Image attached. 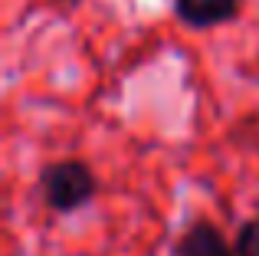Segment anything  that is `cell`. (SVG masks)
<instances>
[{
	"label": "cell",
	"mask_w": 259,
	"mask_h": 256,
	"mask_svg": "<svg viewBox=\"0 0 259 256\" xmlns=\"http://www.w3.org/2000/svg\"><path fill=\"white\" fill-rule=\"evenodd\" d=\"M39 194H43L46 207L56 214H72L85 207L89 200L99 194V178L92 167L79 158H63L53 161L39 171Z\"/></svg>",
	"instance_id": "cell-1"
},
{
	"label": "cell",
	"mask_w": 259,
	"mask_h": 256,
	"mask_svg": "<svg viewBox=\"0 0 259 256\" xmlns=\"http://www.w3.org/2000/svg\"><path fill=\"white\" fill-rule=\"evenodd\" d=\"M171 256H236L233 243H227V237L220 233V227L210 220H190L181 230Z\"/></svg>",
	"instance_id": "cell-2"
},
{
	"label": "cell",
	"mask_w": 259,
	"mask_h": 256,
	"mask_svg": "<svg viewBox=\"0 0 259 256\" xmlns=\"http://www.w3.org/2000/svg\"><path fill=\"white\" fill-rule=\"evenodd\" d=\"M243 0H174V13L181 23L194 26V30H210V26H223L230 20L240 17Z\"/></svg>",
	"instance_id": "cell-3"
},
{
	"label": "cell",
	"mask_w": 259,
	"mask_h": 256,
	"mask_svg": "<svg viewBox=\"0 0 259 256\" xmlns=\"http://www.w3.org/2000/svg\"><path fill=\"white\" fill-rule=\"evenodd\" d=\"M233 253L236 256H259V214L240 224L236 240H233Z\"/></svg>",
	"instance_id": "cell-4"
},
{
	"label": "cell",
	"mask_w": 259,
	"mask_h": 256,
	"mask_svg": "<svg viewBox=\"0 0 259 256\" xmlns=\"http://www.w3.org/2000/svg\"><path fill=\"white\" fill-rule=\"evenodd\" d=\"M56 4H59V7H66V10H72V7H79L82 0H56Z\"/></svg>",
	"instance_id": "cell-5"
}]
</instances>
